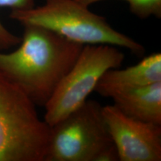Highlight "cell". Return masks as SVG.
Here are the masks:
<instances>
[{
    "label": "cell",
    "mask_w": 161,
    "mask_h": 161,
    "mask_svg": "<svg viewBox=\"0 0 161 161\" xmlns=\"http://www.w3.org/2000/svg\"><path fill=\"white\" fill-rule=\"evenodd\" d=\"M49 132L33 102L0 72V161H44Z\"/></svg>",
    "instance_id": "3"
},
{
    "label": "cell",
    "mask_w": 161,
    "mask_h": 161,
    "mask_svg": "<svg viewBox=\"0 0 161 161\" xmlns=\"http://www.w3.org/2000/svg\"><path fill=\"white\" fill-rule=\"evenodd\" d=\"M161 81V55L154 53L136 65L123 69L108 70L96 84L94 91L105 97Z\"/></svg>",
    "instance_id": "7"
},
{
    "label": "cell",
    "mask_w": 161,
    "mask_h": 161,
    "mask_svg": "<svg viewBox=\"0 0 161 161\" xmlns=\"http://www.w3.org/2000/svg\"><path fill=\"white\" fill-rule=\"evenodd\" d=\"M112 98L114 105L128 117L161 125V81L120 92Z\"/></svg>",
    "instance_id": "8"
},
{
    "label": "cell",
    "mask_w": 161,
    "mask_h": 161,
    "mask_svg": "<svg viewBox=\"0 0 161 161\" xmlns=\"http://www.w3.org/2000/svg\"><path fill=\"white\" fill-rule=\"evenodd\" d=\"M86 7L102 0H76ZM129 5V9L133 14L146 19L152 16L161 17V0H125Z\"/></svg>",
    "instance_id": "10"
},
{
    "label": "cell",
    "mask_w": 161,
    "mask_h": 161,
    "mask_svg": "<svg viewBox=\"0 0 161 161\" xmlns=\"http://www.w3.org/2000/svg\"><path fill=\"white\" fill-rule=\"evenodd\" d=\"M36 0H0V8L11 10H25L35 7ZM21 37L8 31L0 21V52L6 51L19 45Z\"/></svg>",
    "instance_id": "9"
},
{
    "label": "cell",
    "mask_w": 161,
    "mask_h": 161,
    "mask_svg": "<svg viewBox=\"0 0 161 161\" xmlns=\"http://www.w3.org/2000/svg\"><path fill=\"white\" fill-rule=\"evenodd\" d=\"M114 144L102 106L87 99L50 127L44 161H97L101 153Z\"/></svg>",
    "instance_id": "4"
},
{
    "label": "cell",
    "mask_w": 161,
    "mask_h": 161,
    "mask_svg": "<svg viewBox=\"0 0 161 161\" xmlns=\"http://www.w3.org/2000/svg\"><path fill=\"white\" fill-rule=\"evenodd\" d=\"M125 55L115 46L84 45L72 69L46 104L44 121L51 127L81 106L104 72L119 68Z\"/></svg>",
    "instance_id": "5"
},
{
    "label": "cell",
    "mask_w": 161,
    "mask_h": 161,
    "mask_svg": "<svg viewBox=\"0 0 161 161\" xmlns=\"http://www.w3.org/2000/svg\"><path fill=\"white\" fill-rule=\"evenodd\" d=\"M10 17L23 25L41 26L83 45L121 46L138 55L145 52L140 43L116 31L104 17L92 13L76 0H45L39 7L11 10Z\"/></svg>",
    "instance_id": "2"
},
{
    "label": "cell",
    "mask_w": 161,
    "mask_h": 161,
    "mask_svg": "<svg viewBox=\"0 0 161 161\" xmlns=\"http://www.w3.org/2000/svg\"><path fill=\"white\" fill-rule=\"evenodd\" d=\"M102 113L120 161H160L161 125L128 117L113 105Z\"/></svg>",
    "instance_id": "6"
},
{
    "label": "cell",
    "mask_w": 161,
    "mask_h": 161,
    "mask_svg": "<svg viewBox=\"0 0 161 161\" xmlns=\"http://www.w3.org/2000/svg\"><path fill=\"white\" fill-rule=\"evenodd\" d=\"M23 26L19 48L9 53L0 52V72L36 106L45 107L84 45L41 26Z\"/></svg>",
    "instance_id": "1"
}]
</instances>
